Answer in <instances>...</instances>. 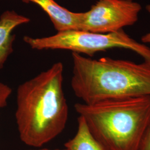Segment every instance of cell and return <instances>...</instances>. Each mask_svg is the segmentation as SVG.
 Masks as SVG:
<instances>
[{
	"instance_id": "4",
	"label": "cell",
	"mask_w": 150,
	"mask_h": 150,
	"mask_svg": "<svg viewBox=\"0 0 150 150\" xmlns=\"http://www.w3.org/2000/svg\"><path fill=\"white\" fill-rule=\"evenodd\" d=\"M24 41L33 50H67L93 57L100 51L114 48L131 50L150 64V48L130 38L121 30L109 33H96L81 30H68L42 38L25 36Z\"/></svg>"
},
{
	"instance_id": "12",
	"label": "cell",
	"mask_w": 150,
	"mask_h": 150,
	"mask_svg": "<svg viewBox=\"0 0 150 150\" xmlns=\"http://www.w3.org/2000/svg\"><path fill=\"white\" fill-rule=\"evenodd\" d=\"M28 150H68L67 149L64 148L62 149H47V148H42V147H40V148H33L32 149H30Z\"/></svg>"
},
{
	"instance_id": "1",
	"label": "cell",
	"mask_w": 150,
	"mask_h": 150,
	"mask_svg": "<svg viewBox=\"0 0 150 150\" xmlns=\"http://www.w3.org/2000/svg\"><path fill=\"white\" fill-rule=\"evenodd\" d=\"M63 72L62 63L56 62L18 87L15 118L20 138L25 145L42 147L64 130L69 107Z\"/></svg>"
},
{
	"instance_id": "9",
	"label": "cell",
	"mask_w": 150,
	"mask_h": 150,
	"mask_svg": "<svg viewBox=\"0 0 150 150\" xmlns=\"http://www.w3.org/2000/svg\"><path fill=\"white\" fill-rule=\"evenodd\" d=\"M12 93V89L7 85L0 82V109L6 107Z\"/></svg>"
},
{
	"instance_id": "6",
	"label": "cell",
	"mask_w": 150,
	"mask_h": 150,
	"mask_svg": "<svg viewBox=\"0 0 150 150\" xmlns=\"http://www.w3.org/2000/svg\"><path fill=\"white\" fill-rule=\"evenodd\" d=\"M39 6L49 16L57 32L79 30L82 12H73L54 0H23Z\"/></svg>"
},
{
	"instance_id": "3",
	"label": "cell",
	"mask_w": 150,
	"mask_h": 150,
	"mask_svg": "<svg viewBox=\"0 0 150 150\" xmlns=\"http://www.w3.org/2000/svg\"><path fill=\"white\" fill-rule=\"evenodd\" d=\"M75 108L92 136L110 150H138L150 123V96L77 103Z\"/></svg>"
},
{
	"instance_id": "10",
	"label": "cell",
	"mask_w": 150,
	"mask_h": 150,
	"mask_svg": "<svg viewBox=\"0 0 150 150\" xmlns=\"http://www.w3.org/2000/svg\"><path fill=\"white\" fill-rule=\"evenodd\" d=\"M138 150H150V123L142 137Z\"/></svg>"
},
{
	"instance_id": "2",
	"label": "cell",
	"mask_w": 150,
	"mask_h": 150,
	"mask_svg": "<svg viewBox=\"0 0 150 150\" xmlns=\"http://www.w3.org/2000/svg\"><path fill=\"white\" fill-rule=\"evenodd\" d=\"M71 81L75 96L92 105L108 100L150 96V64L72 52Z\"/></svg>"
},
{
	"instance_id": "8",
	"label": "cell",
	"mask_w": 150,
	"mask_h": 150,
	"mask_svg": "<svg viewBox=\"0 0 150 150\" xmlns=\"http://www.w3.org/2000/svg\"><path fill=\"white\" fill-rule=\"evenodd\" d=\"M77 125L76 134L64 144V148L68 150H110L92 136L80 116L77 118Z\"/></svg>"
},
{
	"instance_id": "7",
	"label": "cell",
	"mask_w": 150,
	"mask_h": 150,
	"mask_svg": "<svg viewBox=\"0 0 150 150\" xmlns=\"http://www.w3.org/2000/svg\"><path fill=\"white\" fill-rule=\"evenodd\" d=\"M30 20L14 11H6L0 16V69H2L9 56L13 51V43L15 35L13 30Z\"/></svg>"
},
{
	"instance_id": "11",
	"label": "cell",
	"mask_w": 150,
	"mask_h": 150,
	"mask_svg": "<svg viewBox=\"0 0 150 150\" xmlns=\"http://www.w3.org/2000/svg\"><path fill=\"white\" fill-rule=\"evenodd\" d=\"M146 9L150 15V4L146 6ZM141 41L143 43H149L150 44V32L146 33L141 38Z\"/></svg>"
},
{
	"instance_id": "5",
	"label": "cell",
	"mask_w": 150,
	"mask_h": 150,
	"mask_svg": "<svg viewBox=\"0 0 150 150\" xmlns=\"http://www.w3.org/2000/svg\"><path fill=\"white\" fill-rule=\"evenodd\" d=\"M142 9L133 0H98L89 11L82 12L80 30L96 33L118 32L138 21Z\"/></svg>"
}]
</instances>
